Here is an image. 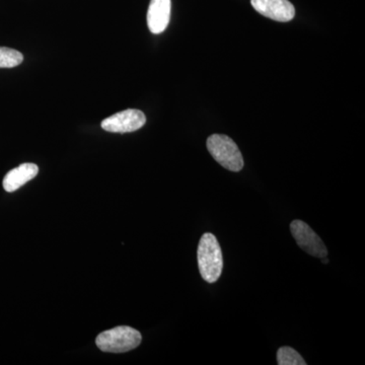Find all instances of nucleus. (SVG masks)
I'll return each instance as SVG.
<instances>
[{"label": "nucleus", "instance_id": "11", "mask_svg": "<svg viewBox=\"0 0 365 365\" xmlns=\"http://www.w3.org/2000/svg\"><path fill=\"white\" fill-rule=\"evenodd\" d=\"M323 259H324V260H323L324 263H325V264L328 263L329 260H328V259H327V257H325V258H323Z\"/></svg>", "mask_w": 365, "mask_h": 365}, {"label": "nucleus", "instance_id": "5", "mask_svg": "<svg viewBox=\"0 0 365 365\" xmlns=\"http://www.w3.org/2000/svg\"><path fill=\"white\" fill-rule=\"evenodd\" d=\"M146 122L143 112L135 109L125 110L106 118L101 126L112 133H129L143 128Z\"/></svg>", "mask_w": 365, "mask_h": 365}, {"label": "nucleus", "instance_id": "3", "mask_svg": "<svg viewBox=\"0 0 365 365\" xmlns=\"http://www.w3.org/2000/svg\"><path fill=\"white\" fill-rule=\"evenodd\" d=\"M207 150L216 162L232 172H240L244 168V158L237 143L223 134H213L207 139Z\"/></svg>", "mask_w": 365, "mask_h": 365}, {"label": "nucleus", "instance_id": "2", "mask_svg": "<svg viewBox=\"0 0 365 365\" xmlns=\"http://www.w3.org/2000/svg\"><path fill=\"white\" fill-rule=\"evenodd\" d=\"M143 336L131 327L121 326L101 333L96 339L98 349L108 353H125L140 345Z\"/></svg>", "mask_w": 365, "mask_h": 365}, {"label": "nucleus", "instance_id": "9", "mask_svg": "<svg viewBox=\"0 0 365 365\" xmlns=\"http://www.w3.org/2000/svg\"><path fill=\"white\" fill-rule=\"evenodd\" d=\"M277 364L279 365H307V362L302 359L294 348L284 347L279 348L277 352Z\"/></svg>", "mask_w": 365, "mask_h": 365}, {"label": "nucleus", "instance_id": "7", "mask_svg": "<svg viewBox=\"0 0 365 365\" xmlns=\"http://www.w3.org/2000/svg\"><path fill=\"white\" fill-rule=\"evenodd\" d=\"M170 0H151L148 11V26L155 35L165 32L170 19Z\"/></svg>", "mask_w": 365, "mask_h": 365}, {"label": "nucleus", "instance_id": "8", "mask_svg": "<svg viewBox=\"0 0 365 365\" xmlns=\"http://www.w3.org/2000/svg\"><path fill=\"white\" fill-rule=\"evenodd\" d=\"M38 173H39V168L35 163H23L16 169L7 173L2 185H4V188L6 192L11 193V192L16 191L26 182L33 180L34 178L37 176Z\"/></svg>", "mask_w": 365, "mask_h": 365}, {"label": "nucleus", "instance_id": "6", "mask_svg": "<svg viewBox=\"0 0 365 365\" xmlns=\"http://www.w3.org/2000/svg\"><path fill=\"white\" fill-rule=\"evenodd\" d=\"M255 11L273 21L287 23L295 16L294 4L288 0H251Z\"/></svg>", "mask_w": 365, "mask_h": 365}, {"label": "nucleus", "instance_id": "4", "mask_svg": "<svg viewBox=\"0 0 365 365\" xmlns=\"http://www.w3.org/2000/svg\"><path fill=\"white\" fill-rule=\"evenodd\" d=\"M290 230L295 242L307 254L319 259L327 257L328 250L325 244L307 223L302 220H294L290 225Z\"/></svg>", "mask_w": 365, "mask_h": 365}, {"label": "nucleus", "instance_id": "1", "mask_svg": "<svg viewBox=\"0 0 365 365\" xmlns=\"http://www.w3.org/2000/svg\"><path fill=\"white\" fill-rule=\"evenodd\" d=\"M198 267L206 282L215 283L220 279L223 269V257L220 242L215 235L206 232L201 237L197 251Z\"/></svg>", "mask_w": 365, "mask_h": 365}, {"label": "nucleus", "instance_id": "10", "mask_svg": "<svg viewBox=\"0 0 365 365\" xmlns=\"http://www.w3.org/2000/svg\"><path fill=\"white\" fill-rule=\"evenodd\" d=\"M23 60L21 52L11 48L0 47V68H14L20 66Z\"/></svg>", "mask_w": 365, "mask_h": 365}]
</instances>
